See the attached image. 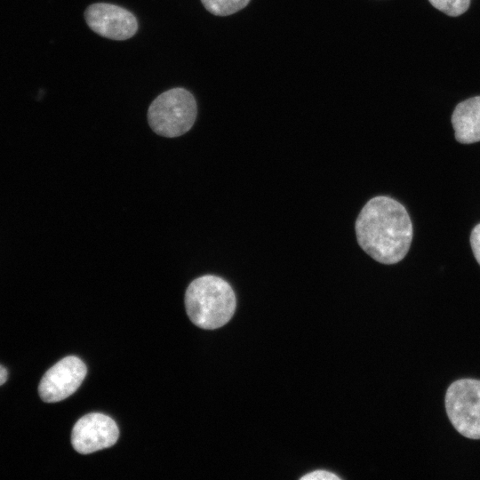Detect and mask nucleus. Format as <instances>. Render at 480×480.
I'll use <instances>...</instances> for the list:
<instances>
[{"instance_id": "obj_1", "label": "nucleus", "mask_w": 480, "mask_h": 480, "mask_svg": "<svg viewBox=\"0 0 480 480\" xmlns=\"http://www.w3.org/2000/svg\"><path fill=\"white\" fill-rule=\"evenodd\" d=\"M354 228L360 248L385 265L396 264L405 257L413 233L404 206L388 196H376L366 201L356 218Z\"/></svg>"}, {"instance_id": "obj_2", "label": "nucleus", "mask_w": 480, "mask_h": 480, "mask_svg": "<svg viewBox=\"0 0 480 480\" xmlns=\"http://www.w3.org/2000/svg\"><path fill=\"white\" fill-rule=\"evenodd\" d=\"M185 307L194 324L213 330L231 319L236 310V299L226 280L217 276L205 275L193 280L187 288Z\"/></svg>"}, {"instance_id": "obj_3", "label": "nucleus", "mask_w": 480, "mask_h": 480, "mask_svg": "<svg viewBox=\"0 0 480 480\" xmlns=\"http://www.w3.org/2000/svg\"><path fill=\"white\" fill-rule=\"evenodd\" d=\"M196 102L188 90L172 88L158 95L148 110V122L153 132L167 138L188 132L196 117Z\"/></svg>"}, {"instance_id": "obj_4", "label": "nucleus", "mask_w": 480, "mask_h": 480, "mask_svg": "<svg viewBox=\"0 0 480 480\" xmlns=\"http://www.w3.org/2000/svg\"><path fill=\"white\" fill-rule=\"evenodd\" d=\"M445 407L459 433L480 439V380L462 379L452 383L446 391Z\"/></svg>"}, {"instance_id": "obj_5", "label": "nucleus", "mask_w": 480, "mask_h": 480, "mask_svg": "<svg viewBox=\"0 0 480 480\" xmlns=\"http://www.w3.org/2000/svg\"><path fill=\"white\" fill-rule=\"evenodd\" d=\"M87 368L76 356H69L60 360L43 376L38 392L46 403H56L66 399L82 384Z\"/></svg>"}, {"instance_id": "obj_6", "label": "nucleus", "mask_w": 480, "mask_h": 480, "mask_svg": "<svg viewBox=\"0 0 480 480\" xmlns=\"http://www.w3.org/2000/svg\"><path fill=\"white\" fill-rule=\"evenodd\" d=\"M88 27L96 34L112 40H126L138 30L136 17L128 10L108 3L89 5L84 12Z\"/></svg>"}, {"instance_id": "obj_7", "label": "nucleus", "mask_w": 480, "mask_h": 480, "mask_svg": "<svg viewBox=\"0 0 480 480\" xmlns=\"http://www.w3.org/2000/svg\"><path fill=\"white\" fill-rule=\"evenodd\" d=\"M118 436V427L114 420L105 414L92 412L76 421L71 434V444L77 452L89 454L113 446Z\"/></svg>"}, {"instance_id": "obj_8", "label": "nucleus", "mask_w": 480, "mask_h": 480, "mask_svg": "<svg viewBox=\"0 0 480 480\" xmlns=\"http://www.w3.org/2000/svg\"><path fill=\"white\" fill-rule=\"evenodd\" d=\"M452 124L458 142L480 141V96L460 102L452 115Z\"/></svg>"}, {"instance_id": "obj_9", "label": "nucleus", "mask_w": 480, "mask_h": 480, "mask_svg": "<svg viewBox=\"0 0 480 480\" xmlns=\"http://www.w3.org/2000/svg\"><path fill=\"white\" fill-rule=\"evenodd\" d=\"M251 0H201L204 8L217 16L231 15L244 8Z\"/></svg>"}, {"instance_id": "obj_10", "label": "nucleus", "mask_w": 480, "mask_h": 480, "mask_svg": "<svg viewBox=\"0 0 480 480\" xmlns=\"http://www.w3.org/2000/svg\"><path fill=\"white\" fill-rule=\"evenodd\" d=\"M430 4L449 16H459L469 7L470 0H428Z\"/></svg>"}, {"instance_id": "obj_11", "label": "nucleus", "mask_w": 480, "mask_h": 480, "mask_svg": "<svg viewBox=\"0 0 480 480\" xmlns=\"http://www.w3.org/2000/svg\"><path fill=\"white\" fill-rule=\"evenodd\" d=\"M470 244L473 254L480 265V224H477L471 232Z\"/></svg>"}, {"instance_id": "obj_12", "label": "nucleus", "mask_w": 480, "mask_h": 480, "mask_svg": "<svg viewBox=\"0 0 480 480\" xmlns=\"http://www.w3.org/2000/svg\"><path fill=\"white\" fill-rule=\"evenodd\" d=\"M303 480H333V479H340V477L333 473L324 471V470H316L314 472H311L309 474L305 475L301 477Z\"/></svg>"}, {"instance_id": "obj_13", "label": "nucleus", "mask_w": 480, "mask_h": 480, "mask_svg": "<svg viewBox=\"0 0 480 480\" xmlns=\"http://www.w3.org/2000/svg\"><path fill=\"white\" fill-rule=\"evenodd\" d=\"M7 380V371L2 365H0V386L3 385Z\"/></svg>"}]
</instances>
